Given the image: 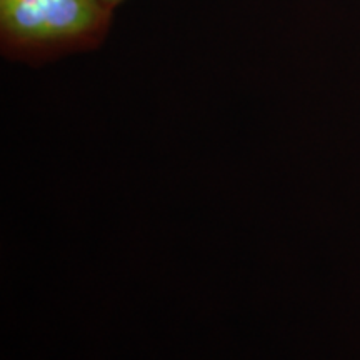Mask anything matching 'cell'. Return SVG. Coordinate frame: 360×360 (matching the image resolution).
<instances>
[{
	"label": "cell",
	"instance_id": "cell-2",
	"mask_svg": "<svg viewBox=\"0 0 360 360\" xmlns=\"http://www.w3.org/2000/svg\"><path fill=\"white\" fill-rule=\"evenodd\" d=\"M103 2H105L107 6L112 7V8H114V11H115V7H119L120 4L124 2V0H103Z\"/></svg>",
	"mask_w": 360,
	"mask_h": 360
},
{
	"label": "cell",
	"instance_id": "cell-1",
	"mask_svg": "<svg viewBox=\"0 0 360 360\" xmlns=\"http://www.w3.org/2000/svg\"><path fill=\"white\" fill-rule=\"evenodd\" d=\"M114 8L103 0H0V51L39 67L105 42Z\"/></svg>",
	"mask_w": 360,
	"mask_h": 360
}]
</instances>
